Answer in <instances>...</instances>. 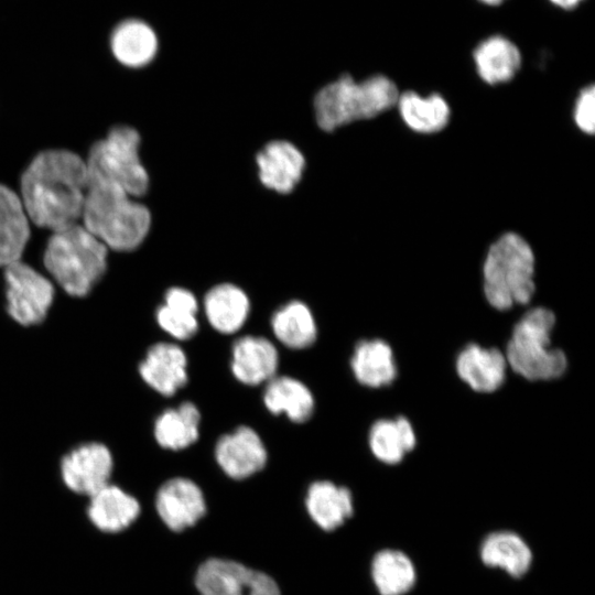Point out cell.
<instances>
[{
    "mask_svg": "<svg viewBox=\"0 0 595 595\" xmlns=\"http://www.w3.org/2000/svg\"><path fill=\"white\" fill-rule=\"evenodd\" d=\"M87 184V164L77 153L65 149L40 152L20 181V198L29 220L52 232L77 224Z\"/></svg>",
    "mask_w": 595,
    "mask_h": 595,
    "instance_id": "cell-1",
    "label": "cell"
},
{
    "mask_svg": "<svg viewBox=\"0 0 595 595\" xmlns=\"http://www.w3.org/2000/svg\"><path fill=\"white\" fill-rule=\"evenodd\" d=\"M83 226L107 248L131 251L145 238L151 214L119 185L88 173Z\"/></svg>",
    "mask_w": 595,
    "mask_h": 595,
    "instance_id": "cell-2",
    "label": "cell"
},
{
    "mask_svg": "<svg viewBox=\"0 0 595 595\" xmlns=\"http://www.w3.org/2000/svg\"><path fill=\"white\" fill-rule=\"evenodd\" d=\"M107 256L108 248L77 223L52 232L43 263L68 295L84 298L105 274Z\"/></svg>",
    "mask_w": 595,
    "mask_h": 595,
    "instance_id": "cell-3",
    "label": "cell"
},
{
    "mask_svg": "<svg viewBox=\"0 0 595 595\" xmlns=\"http://www.w3.org/2000/svg\"><path fill=\"white\" fill-rule=\"evenodd\" d=\"M399 90L385 75L355 82L343 75L318 90L314 98L316 122L325 131L374 118L396 106Z\"/></svg>",
    "mask_w": 595,
    "mask_h": 595,
    "instance_id": "cell-4",
    "label": "cell"
},
{
    "mask_svg": "<svg viewBox=\"0 0 595 595\" xmlns=\"http://www.w3.org/2000/svg\"><path fill=\"white\" fill-rule=\"evenodd\" d=\"M534 255L516 232L501 235L489 247L483 264L484 294L490 306L506 311L533 296Z\"/></svg>",
    "mask_w": 595,
    "mask_h": 595,
    "instance_id": "cell-5",
    "label": "cell"
},
{
    "mask_svg": "<svg viewBox=\"0 0 595 595\" xmlns=\"http://www.w3.org/2000/svg\"><path fill=\"white\" fill-rule=\"evenodd\" d=\"M554 313L533 307L516 323L506 348V360L516 374L531 380L560 378L567 369L565 354L551 346Z\"/></svg>",
    "mask_w": 595,
    "mask_h": 595,
    "instance_id": "cell-6",
    "label": "cell"
},
{
    "mask_svg": "<svg viewBox=\"0 0 595 595\" xmlns=\"http://www.w3.org/2000/svg\"><path fill=\"white\" fill-rule=\"evenodd\" d=\"M139 147L136 129L113 127L106 138L91 145L86 160L88 173L119 185L131 197L142 196L148 191L149 176Z\"/></svg>",
    "mask_w": 595,
    "mask_h": 595,
    "instance_id": "cell-7",
    "label": "cell"
},
{
    "mask_svg": "<svg viewBox=\"0 0 595 595\" xmlns=\"http://www.w3.org/2000/svg\"><path fill=\"white\" fill-rule=\"evenodd\" d=\"M8 314L23 326L44 321L54 300V285L33 267L15 261L4 268Z\"/></svg>",
    "mask_w": 595,
    "mask_h": 595,
    "instance_id": "cell-8",
    "label": "cell"
},
{
    "mask_svg": "<svg viewBox=\"0 0 595 595\" xmlns=\"http://www.w3.org/2000/svg\"><path fill=\"white\" fill-rule=\"evenodd\" d=\"M113 459L101 443L89 442L71 450L61 461L63 483L72 491L90 496L109 484Z\"/></svg>",
    "mask_w": 595,
    "mask_h": 595,
    "instance_id": "cell-9",
    "label": "cell"
},
{
    "mask_svg": "<svg viewBox=\"0 0 595 595\" xmlns=\"http://www.w3.org/2000/svg\"><path fill=\"white\" fill-rule=\"evenodd\" d=\"M215 457L224 473L234 479H244L261 470L268 458L259 434L245 425L217 441Z\"/></svg>",
    "mask_w": 595,
    "mask_h": 595,
    "instance_id": "cell-10",
    "label": "cell"
},
{
    "mask_svg": "<svg viewBox=\"0 0 595 595\" xmlns=\"http://www.w3.org/2000/svg\"><path fill=\"white\" fill-rule=\"evenodd\" d=\"M155 508L161 520L173 531L195 524L206 512L201 488L183 477L169 479L159 488Z\"/></svg>",
    "mask_w": 595,
    "mask_h": 595,
    "instance_id": "cell-11",
    "label": "cell"
},
{
    "mask_svg": "<svg viewBox=\"0 0 595 595\" xmlns=\"http://www.w3.org/2000/svg\"><path fill=\"white\" fill-rule=\"evenodd\" d=\"M187 359L183 349L172 343L151 346L139 365L143 381L163 396H173L187 381Z\"/></svg>",
    "mask_w": 595,
    "mask_h": 595,
    "instance_id": "cell-12",
    "label": "cell"
},
{
    "mask_svg": "<svg viewBox=\"0 0 595 595\" xmlns=\"http://www.w3.org/2000/svg\"><path fill=\"white\" fill-rule=\"evenodd\" d=\"M507 360L497 348L468 344L456 357L458 377L477 392H494L506 380Z\"/></svg>",
    "mask_w": 595,
    "mask_h": 595,
    "instance_id": "cell-13",
    "label": "cell"
},
{
    "mask_svg": "<svg viewBox=\"0 0 595 595\" xmlns=\"http://www.w3.org/2000/svg\"><path fill=\"white\" fill-rule=\"evenodd\" d=\"M109 44L113 57L121 65L139 68L150 64L156 56L159 37L144 20L128 18L115 25Z\"/></svg>",
    "mask_w": 595,
    "mask_h": 595,
    "instance_id": "cell-14",
    "label": "cell"
},
{
    "mask_svg": "<svg viewBox=\"0 0 595 595\" xmlns=\"http://www.w3.org/2000/svg\"><path fill=\"white\" fill-rule=\"evenodd\" d=\"M279 354L267 338L247 335L232 346L230 368L241 383L256 386L268 382L275 375Z\"/></svg>",
    "mask_w": 595,
    "mask_h": 595,
    "instance_id": "cell-15",
    "label": "cell"
},
{
    "mask_svg": "<svg viewBox=\"0 0 595 595\" xmlns=\"http://www.w3.org/2000/svg\"><path fill=\"white\" fill-rule=\"evenodd\" d=\"M261 183L278 193L291 192L300 181L305 160L301 151L288 141L268 143L256 158Z\"/></svg>",
    "mask_w": 595,
    "mask_h": 595,
    "instance_id": "cell-16",
    "label": "cell"
},
{
    "mask_svg": "<svg viewBox=\"0 0 595 595\" xmlns=\"http://www.w3.org/2000/svg\"><path fill=\"white\" fill-rule=\"evenodd\" d=\"M139 513V501L110 483L89 496L87 516L101 532H121L134 522Z\"/></svg>",
    "mask_w": 595,
    "mask_h": 595,
    "instance_id": "cell-17",
    "label": "cell"
},
{
    "mask_svg": "<svg viewBox=\"0 0 595 595\" xmlns=\"http://www.w3.org/2000/svg\"><path fill=\"white\" fill-rule=\"evenodd\" d=\"M30 234V220L20 196L0 184V267L21 260Z\"/></svg>",
    "mask_w": 595,
    "mask_h": 595,
    "instance_id": "cell-18",
    "label": "cell"
},
{
    "mask_svg": "<svg viewBox=\"0 0 595 595\" xmlns=\"http://www.w3.org/2000/svg\"><path fill=\"white\" fill-rule=\"evenodd\" d=\"M256 574L241 563L210 559L198 567L195 585L201 595H248Z\"/></svg>",
    "mask_w": 595,
    "mask_h": 595,
    "instance_id": "cell-19",
    "label": "cell"
},
{
    "mask_svg": "<svg viewBox=\"0 0 595 595\" xmlns=\"http://www.w3.org/2000/svg\"><path fill=\"white\" fill-rule=\"evenodd\" d=\"M479 77L489 85L511 80L521 66L519 48L507 37L493 35L482 41L473 53Z\"/></svg>",
    "mask_w": 595,
    "mask_h": 595,
    "instance_id": "cell-20",
    "label": "cell"
},
{
    "mask_svg": "<svg viewBox=\"0 0 595 595\" xmlns=\"http://www.w3.org/2000/svg\"><path fill=\"white\" fill-rule=\"evenodd\" d=\"M350 367L356 380L369 388L388 386L397 377L392 348L382 339L360 340L351 355Z\"/></svg>",
    "mask_w": 595,
    "mask_h": 595,
    "instance_id": "cell-21",
    "label": "cell"
},
{
    "mask_svg": "<svg viewBox=\"0 0 595 595\" xmlns=\"http://www.w3.org/2000/svg\"><path fill=\"white\" fill-rule=\"evenodd\" d=\"M203 304L207 321L215 331L223 334H232L240 329L250 312L247 294L230 283L212 288Z\"/></svg>",
    "mask_w": 595,
    "mask_h": 595,
    "instance_id": "cell-22",
    "label": "cell"
},
{
    "mask_svg": "<svg viewBox=\"0 0 595 595\" xmlns=\"http://www.w3.org/2000/svg\"><path fill=\"white\" fill-rule=\"evenodd\" d=\"M305 504L311 518L326 531L343 524L354 511L349 489L327 480L315 482L309 487Z\"/></svg>",
    "mask_w": 595,
    "mask_h": 595,
    "instance_id": "cell-23",
    "label": "cell"
},
{
    "mask_svg": "<svg viewBox=\"0 0 595 595\" xmlns=\"http://www.w3.org/2000/svg\"><path fill=\"white\" fill-rule=\"evenodd\" d=\"M263 402L271 413H284L296 423L309 420L314 410V398L310 389L289 376H274L268 381Z\"/></svg>",
    "mask_w": 595,
    "mask_h": 595,
    "instance_id": "cell-24",
    "label": "cell"
},
{
    "mask_svg": "<svg viewBox=\"0 0 595 595\" xmlns=\"http://www.w3.org/2000/svg\"><path fill=\"white\" fill-rule=\"evenodd\" d=\"M482 561L498 567L512 577L524 575L532 563V552L517 533L498 531L486 537L480 547Z\"/></svg>",
    "mask_w": 595,
    "mask_h": 595,
    "instance_id": "cell-25",
    "label": "cell"
},
{
    "mask_svg": "<svg viewBox=\"0 0 595 595\" xmlns=\"http://www.w3.org/2000/svg\"><path fill=\"white\" fill-rule=\"evenodd\" d=\"M396 106L403 122L419 133H435L444 129L451 116L447 101L439 94L422 97L414 91L399 94Z\"/></svg>",
    "mask_w": 595,
    "mask_h": 595,
    "instance_id": "cell-26",
    "label": "cell"
},
{
    "mask_svg": "<svg viewBox=\"0 0 595 595\" xmlns=\"http://www.w3.org/2000/svg\"><path fill=\"white\" fill-rule=\"evenodd\" d=\"M368 443L377 459L398 464L414 448L416 437L410 421L398 416L376 421L370 428Z\"/></svg>",
    "mask_w": 595,
    "mask_h": 595,
    "instance_id": "cell-27",
    "label": "cell"
},
{
    "mask_svg": "<svg viewBox=\"0 0 595 595\" xmlns=\"http://www.w3.org/2000/svg\"><path fill=\"white\" fill-rule=\"evenodd\" d=\"M201 414L192 402H183L177 408L163 411L154 423L158 444L167 450H183L198 439Z\"/></svg>",
    "mask_w": 595,
    "mask_h": 595,
    "instance_id": "cell-28",
    "label": "cell"
},
{
    "mask_svg": "<svg viewBox=\"0 0 595 595\" xmlns=\"http://www.w3.org/2000/svg\"><path fill=\"white\" fill-rule=\"evenodd\" d=\"M274 336L292 349L310 347L316 339L317 328L309 306L291 301L278 309L271 317Z\"/></svg>",
    "mask_w": 595,
    "mask_h": 595,
    "instance_id": "cell-29",
    "label": "cell"
},
{
    "mask_svg": "<svg viewBox=\"0 0 595 595\" xmlns=\"http://www.w3.org/2000/svg\"><path fill=\"white\" fill-rule=\"evenodd\" d=\"M371 577L380 595H403L414 586L416 573L407 554L382 550L372 560Z\"/></svg>",
    "mask_w": 595,
    "mask_h": 595,
    "instance_id": "cell-30",
    "label": "cell"
},
{
    "mask_svg": "<svg viewBox=\"0 0 595 595\" xmlns=\"http://www.w3.org/2000/svg\"><path fill=\"white\" fill-rule=\"evenodd\" d=\"M159 326L176 339H190L198 329L195 314L183 312L162 304L155 313Z\"/></svg>",
    "mask_w": 595,
    "mask_h": 595,
    "instance_id": "cell-31",
    "label": "cell"
},
{
    "mask_svg": "<svg viewBox=\"0 0 595 595\" xmlns=\"http://www.w3.org/2000/svg\"><path fill=\"white\" fill-rule=\"evenodd\" d=\"M574 121L577 128L587 134H593L595 130V88L591 84L584 87L575 101Z\"/></svg>",
    "mask_w": 595,
    "mask_h": 595,
    "instance_id": "cell-32",
    "label": "cell"
},
{
    "mask_svg": "<svg viewBox=\"0 0 595 595\" xmlns=\"http://www.w3.org/2000/svg\"><path fill=\"white\" fill-rule=\"evenodd\" d=\"M164 304L195 315L198 310V303L194 294L188 290L178 286H173L166 291Z\"/></svg>",
    "mask_w": 595,
    "mask_h": 595,
    "instance_id": "cell-33",
    "label": "cell"
},
{
    "mask_svg": "<svg viewBox=\"0 0 595 595\" xmlns=\"http://www.w3.org/2000/svg\"><path fill=\"white\" fill-rule=\"evenodd\" d=\"M248 595H281L278 584L272 577L258 571L253 586Z\"/></svg>",
    "mask_w": 595,
    "mask_h": 595,
    "instance_id": "cell-34",
    "label": "cell"
},
{
    "mask_svg": "<svg viewBox=\"0 0 595 595\" xmlns=\"http://www.w3.org/2000/svg\"><path fill=\"white\" fill-rule=\"evenodd\" d=\"M554 6L564 10L576 8L583 0H550Z\"/></svg>",
    "mask_w": 595,
    "mask_h": 595,
    "instance_id": "cell-35",
    "label": "cell"
},
{
    "mask_svg": "<svg viewBox=\"0 0 595 595\" xmlns=\"http://www.w3.org/2000/svg\"><path fill=\"white\" fill-rule=\"evenodd\" d=\"M479 1L488 6H497L504 2L505 0H479Z\"/></svg>",
    "mask_w": 595,
    "mask_h": 595,
    "instance_id": "cell-36",
    "label": "cell"
}]
</instances>
